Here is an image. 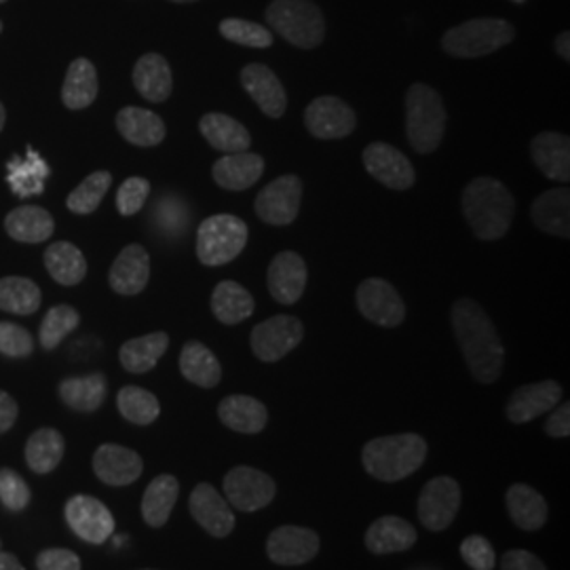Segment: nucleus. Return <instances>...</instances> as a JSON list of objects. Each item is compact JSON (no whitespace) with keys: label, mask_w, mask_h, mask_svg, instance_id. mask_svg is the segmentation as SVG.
<instances>
[{"label":"nucleus","mask_w":570,"mask_h":570,"mask_svg":"<svg viewBox=\"0 0 570 570\" xmlns=\"http://www.w3.org/2000/svg\"><path fill=\"white\" fill-rule=\"evenodd\" d=\"M450 320L471 376L484 385L497 383L503 372L505 346L489 313L475 301L461 298L452 306Z\"/></svg>","instance_id":"obj_1"},{"label":"nucleus","mask_w":570,"mask_h":570,"mask_svg":"<svg viewBox=\"0 0 570 570\" xmlns=\"http://www.w3.org/2000/svg\"><path fill=\"white\" fill-rule=\"evenodd\" d=\"M515 204L510 188L497 178H473L463 190V214L473 235L482 242H497L508 235Z\"/></svg>","instance_id":"obj_2"},{"label":"nucleus","mask_w":570,"mask_h":570,"mask_svg":"<svg viewBox=\"0 0 570 570\" xmlns=\"http://www.w3.org/2000/svg\"><path fill=\"white\" fill-rule=\"evenodd\" d=\"M428 452V442L419 433L383 435L367 442L362 450V463L374 480L395 484L421 468Z\"/></svg>","instance_id":"obj_3"},{"label":"nucleus","mask_w":570,"mask_h":570,"mask_svg":"<svg viewBox=\"0 0 570 570\" xmlns=\"http://www.w3.org/2000/svg\"><path fill=\"white\" fill-rule=\"evenodd\" d=\"M446 131V108L440 94L425 82H414L406 94L407 142L419 153L438 150Z\"/></svg>","instance_id":"obj_4"},{"label":"nucleus","mask_w":570,"mask_h":570,"mask_svg":"<svg viewBox=\"0 0 570 570\" xmlns=\"http://www.w3.org/2000/svg\"><path fill=\"white\" fill-rule=\"evenodd\" d=\"M266 23L298 49H315L326 39V18L313 0H273Z\"/></svg>","instance_id":"obj_5"},{"label":"nucleus","mask_w":570,"mask_h":570,"mask_svg":"<svg viewBox=\"0 0 570 570\" xmlns=\"http://www.w3.org/2000/svg\"><path fill=\"white\" fill-rule=\"evenodd\" d=\"M515 37V30L510 21L482 18V20H469L450 28L442 37V49L461 60L484 58L503 47H508Z\"/></svg>","instance_id":"obj_6"},{"label":"nucleus","mask_w":570,"mask_h":570,"mask_svg":"<svg viewBox=\"0 0 570 570\" xmlns=\"http://www.w3.org/2000/svg\"><path fill=\"white\" fill-rule=\"evenodd\" d=\"M247 244V225L233 214L205 218L197 228V258L205 266L233 263Z\"/></svg>","instance_id":"obj_7"},{"label":"nucleus","mask_w":570,"mask_h":570,"mask_svg":"<svg viewBox=\"0 0 570 570\" xmlns=\"http://www.w3.org/2000/svg\"><path fill=\"white\" fill-rule=\"evenodd\" d=\"M303 338H305V326L298 317L275 315L252 330L249 343H252L254 355L261 362L275 364L284 360L289 351L301 345Z\"/></svg>","instance_id":"obj_8"},{"label":"nucleus","mask_w":570,"mask_h":570,"mask_svg":"<svg viewBox=\"0 0 570 570\" xmlns=\"http://www.w3.org/2000/svg\"><path fill=\"white\" fill-rule=\"evenodd\" d=\"M277 494L275 480L261 469L239 465L225 475L226 501L239 511L265 510Z\"/></svg>","instance_id":"obj_9"},{"label":"nucleus","mask_w":570,"mask_h":570,"mask_svg":"<svg viewBox=\"0 0 570 570\" xmlns=\"http://www.w3.org/2000/svg\"><path fill=\"white\" fill-rule=\"evenodd\" d=\"M303 193H305L303 180L294 174H287L266 184L261 195L256 197L258 218L271 226L292 225L301 212Z\"/></svg>","instance_id":"obj_10"},{"label":"nucleus","mask_w":570,"mask_h":570,"mask_svg":"<svg viewBox=\"0 0 570 570\" xmlns=\"http://www.w3.org/2000/svg\"><path fill=\"white\" fill-rule=\"evenodd\" d=\"M357 308L367 322L381 327H397L406 320V305L393 285L370 277L357 287Z\"/></svg>","instance_id":"obj_11"},{"label":"nucleus","mask_w":570,"mask_h":570,"mask_svg":"<svg viewBox=\"0 0 570 570\" xmlns=\"http://www.w3.org/2000/svg\"><path fill=\"white\" fill-rule=\"evenodd\" d=\"M461 510V487L454 478H433L419 497V520L433 532H442Z\"/></svg>","instance_id":"obj_12"},{"label":"nucleus","mask_w":570,"mask_h":570,"mask_svg":"<svg viewBox=\"0 0 570 570\" xmlns=\"http://www.w3.org/2000/svg\"><path fill=\"white\" fill-rule=\"evenodd\" d=\"M63 513L72 532L91 546H102L115 532L112 513L96 497H89V494L72 497L66 503Z\"/></svg>","instance_id":"obj_13"},{"label":"nucleus","mask_w":570,"mask_h":570,"mask_svg":"<svg viewBox=\"0 0 570 570\" xmlns=\"http://www.w3.org/2000/svg\"><path fill=\"white\" fill-rule=\"evenodd\" d=\"M305 125L311 136L320 140H341L355 131V110L334 96H322L308 104L305 110Z\"/></svg>","instance_id":"obj_14"},{"label":"nucleus","mask_w":570,"mask_h":570,"mask_svg":"<svg viewBox=\"0 0 570 570\" xmlns=\"http://www.w3.org/2000/svg\"><path fill=\"white\" fill-rule=\"evenodd\" d=\"M320 534L303 527H279L266 539V553L279 567H301L320 553Z\"/></svg>","instance_id":"obj_15"},{"label":"nucleus","mask_w":570,"mask_h":570,"mask_svg":"<svg viewBox=\"0 0 570 570\" xmlns=\"http://www.w3.org/2000/svg\"><path fill=\"white\" fill-rule=\"evenodd\" d=\"M367 174L391 190H407L414 180V167L406 155L387 142H372L364 150Z\"/></svg>","instance_id":"obj_16"},{"label":"nucleus","mask_w":570,"mask_h":570,"mask_svg":"<svg viewBox=\"0 0 570 570\" xmlns=\"http://www.w3.org/2000/svg\"><path fill=\"white\" fill-rule=\"evenodd\" d=\"M188 510L195 522L216 539H225L235 530V513L228 501L207 482L190 492Z\"/></svg>","instance_id":"obj_17"},{"label":"nucleus","mask_w":570,"mask_h":570,"mask_svg":"<svg viewBox=\"0 0 570 570\" xmlns=\"http://www.w3.org/2000/svg\"><path fill=\"white\" fill-rule=\"evenodd\" d=\"M306 279L308 271L305 258L296 252L277 254L266 275L268 292L279 305H296L305 294Z\"/></svg>","instance_id":"obj_18"},{"label":"nucleus","mask_w":570,"mask_h":570,"mask_svg":"<svg viewBox=\"0 0 570 570\" xmlns=\"http://www.w3.org/2000/svg\"><path fill=\"white\" fill-rule=\"evenodd\" d=\"M562 385L558 381H541L515 389L508 402V419L513 425H524L537 416L551 412L562 402Z\"/></svg>","instance_id":"obj_19"},{"label":"nucleus","mask_w":570,"mask_h":570,"mask_svg":"<svg viewBox=\"0 0 570 570\" xmlns=\"http://www.w3.org/2000/svg\"><path fill=\"white\" fill-rule=\"evenodd\" d=\"M242 85L249 98L271 119H282L287 110V94L279 77L265 63H247L242 70Z\"/></svg>","instance_id":"obj_20"},{"label":"nucleus","mask_w":570,"mask_h":570,"mask_svg":"<svg viewBox=\"0 0 570 570\" xmlns=\"http://www.w3.org/2000/svg\"><path fill=\"white\" fill-rule=\"evenodd\" d=\"M144 463L138 452L119 444H102L94 454V471L108 487H129L142 475Z\"/></svg>","instance_id":"obj_21"},{"label":"nucleus","mask_w":570,"mask_h":570,"mask_svg":"<svg viewBox=\"0 0 570 570\" xmlns=\"http://www.w3.org/2000/svg\"><path fill=\"white\" fill-rule=\"evenodd\" d=\"M150 279V256L142 245L131 244L122 249L110 266L108 282L121 296L140 294Z\"/></svg>","instance_id":"obj_22"},{"label":"nucleus","mask_w":570,"mask_h":570,"mask_svg":"<svg viewBox=\"0 0 570 570\" xmlns=\"http://www.w3.org/2000/svg\"><path fill=\"white\" fill-rule=\"evenodd\" d=\"M530 157L546 178L556 180V183H569V136L558 134V131H543V134L534 136L530 142Z\"/></svg>","instance_id":"obj_23"},{"label":"nucleus","mask_w":570,"mask_h":570,"mask_svg":"<svg viewBox=\"0 0 570 570\" xmlns=\"http://www.w3.org/2000/svg\"><path fill=\"white\" fill-rule=\"evenodd\" d=\"M265 174V159L256 153H233L218 159L212 167V176L216 184L225 190L242 193L252 188Z\"/></svg>","instance_id":"obj_24"},{"label":"nucleus","mask_w":570,"mask_h":570,"mask_svg":"<svg viewBox=\"0 0 570 570\" xmlns=\"http://www.w3.org/2000/svg\"><path fill=\"white\" fill-rule=\"evenodd\" d=\"M530 216L534 226L560 239L570 237V190L567 186L551 188L541 193L530 207Z\"/></svg>","instance_id":"obj_25"},{"label":"nucleus","mask_w":570,"mask_h":570,"mask_svg":"<svg viewBox=\"0 0 570 570\" xmlns=\"http://www.w3.org/2000/svg\"><path fill=\"white\" fill-rule=\"evenodd\" d=\"M416 529L400 515H383L366 530V548L370 553L385 556L400 553L416 543Z\"/></svg>","instance_id":"obj_26"},{"label":"nucleus","mask_w":570,"mask_h":570,"mask_svg":"<svg viewBox=\"0 0 570 570\" xmlns=\"http://www.w3.org/2000/svg\"><path fill=\"white\" fill-rule=\"evenodd\" d=\"M218 416H220L223 425L230 431L245 433V435H256V433L265 431L266 423H268V410L265 404L249 395L225 397L218 406Z\"/></svg>","instance_id":"obj_27"},{"label":"nucleus","mask_w":570,"mask_h":570,"mask_svg":"<svg viewBox=\"0 0 570 570\" xmlns=\"http://www.w3.org/2000/svg\"><path fill=\"white\" fill-rule=\"evenodd\" d=\"M202 136L207 144L225 155L245 153L252 146V136L242 122L225 112H207L199 122Z\"/></svg>","instance_id":"obj_28"},{"label":"nucleus","mask_w":570,"mask_h":570,"mask_svg":"<svg viewBox=\"0 0 570 570\" xmlns=\"http://www.w3.org/2000/svg\"><path fill=\"white\" fill-rule=\"evenodd\" d=\"M4 228L9 237L20 244H42L53 235L56 223L51 214L39 205H21L9 212L4 218Z\"/></svg>","instance_id":"obj_29"},{"label":"nucleus","mask_w":570,"mask_h":570,"mask_svg":"<svg viewBox=\"0 0 570 570\" xmlns=\"http://www.w3.org/2000/svg\"><path fill=\"white\" fill-rule=\"evenodd\" d=\"M505 503H508L511 522L518 529L532 532L546 527L550 510L541 492L530 489L527 484H513L505 492Z\"/></svg>","instance_id":"obj_30"},{"label":"nucleus","mask_w":570,"mask_h":570,"mask_svg":"<svg viewBox=\"0 0 570 570\" xmlns=\"http://www.w3.org/2000/svg\"><path fill=\"white\" fill-rule=\"evenodd\" d=\"M134 85L140 91L144 100L153 104L165 102L171 94L174 77H171V68L164 56L146 53L136 61Z\"/></svg>","instance_id":"obj_31"},{"label":"nucleus","mask_w":570,"mask_h":570,"mask_svg":"<svg viewBox=\"0 0 570 570\" xmlns=\"http://www.w3.org/2000/svg\"><path fill=\"white\" fill-rule=\"evenodd\" d=\"M100 91L98 70L96 66L85 58L72 61L68 66L63 87H61V102L70 110H82L96 102Z\"/></svg>","instance_id":"obj_32"},{"label":"nucleus","mask_w":570,"mask_h":570,"mask_svg":"<svg viewBox=\"0 0 570 570\" xmlns=\"http://www.w3.org/2000/svg\"><path fill=\"white\" fill-rule=\"evenodd\" d=\"M119 134L136 146H157L165 140V122L153 110L127 106L117 115Z\"/></svg>","instance_id":"obj_33"},{"label":"nucleus","mask_w":570,"mask_h":570,"mask_svg":"<svg viewBox=\"0 0 570 570\" xmlns=\"http://www.w3.org/2000/svg\"><path fill=\"white\" fill-rule=\"evenodd\" d=\"M180 372L197 387L214 389L223 381V366L212 348L199 341L186 343L180 353Z\"/></svg>","instance_id":"obj_34"},{"label":"nucleus","mask_w":570,"mask_h":570,"mask_svg":"<svg viewBox=\"0 0 570 570\" xmlns=\"http://www.w3.org/2000/svg\"><path fill=\"white\" fill-rule=\"evenodd\" d=\"M254 296L237 282H220L212 294V311L225 326H237L254 315Z\"/></svg>","instance_id":"obj_35"},{"label":"nucleus","mask_w":570,"mask_h":570,"mask_svg":"<svg viewBox=\"0 0 570 570\" xmlns=\"http://www.w3.org/2000/svg\"><path fill=\"white\" fill-rule=\"evenodd\" d=\"M180 494V484L174 475H159L155 478L142 497L144 522L153 529H161L167 524L171 511L176 508Z\"/></svg>","instance_id":"obj_36"},{"label":"nucleus","mask_w":570,"mask_h":570,"mask_svg":"<svg viewBox=\"0 0 570 570\" xmlns=\"http://www.w3.org/2000/svg\"><path fill=\"white\" fill-rule=\"evenodd\" d=\"M61 402L77 412H96L106 400V376L100 372L63 379L60 383Z\"/></svg>","instance_id":"obj_37"},{"label":"nucleus","mask_w":570,"mask_h":570,"mask_svg":"<svg viewBox=\"0 0 570 570\" xmlns=\"http://www.w3.org/2000/svg\"><path fill=\"white\" fill-rule=\"evenodd\" d=\"M167 346H169V336L165 332H153L140 338H131L119 351L121 366L131 374H144L157 366Z\"/></svg>","instance_id":"obj_38"},{"label":"nucleus","mask_w":570,"mask_h":570,"mask_svg":"<svg viewBox=\"0 0 570 570\" xmlns=\"http://www.w3.org/2000/svg\"><path fill=\"white\" fill-rule=\"evenodd\" d=\"M45 266L60 285L81 284L87 275V261L77 245L58 242L45 252Z\"/></svg>","instance_id":"obj_39"},{"label":"nucleus","mask_w":570,"mask_h":570,"mask_svg":"<svg viewBox=\"0 0 570 570\" xmlns=\"http://www.w3.org/2000/svg\"><path fill=\"white\" fill-rule=\"evenodd\" d=\"M66 442L56 429H39L30 435L26 444V463L35 473H51L63 459Z\"/></svg>","instance_id":"obj_40"},{"label":"nucleus","mask_w":570,"mask_h":570,"mask_svg":"<svg viewBox=\"0 0 570 570\" xmlns=\"http://www.w3.org/2000/svg\"><path fill=\"white\" fill-rule=\"evenodd\" d=\"M7 169H9L7 183L18 197H30V195L42 193L45 180L49 176V165L45 164L41 155L32 148H28L26 159H20V157L11 159Z\"/></svg>","instance_id":"obj_41"},{"label":"nucleus","mask_w":570,"mask_h":570,"mask_svg":"<svg viewBox=\"0 0 570 570\" xmlns=\"http://www.w3.org/2000/svg\"><path fill=\"white\" fill-rule=\"evenodd\" d=\"M41 306V287L26 277L0 279V311L32 315Z\"/></svg>","instance_id":"obj_42"},{"label":"nucleus","mask_w":570,"mask_h":570,"mask_svg":"<svg viewBox=\"0 0 570 570\" xmlns=\"http://www.w3.org/2000/svg\"><path fill=\"white\" fill-rule=\"evenodd\" d=\"M117 407L122 414L125 421L134 423V425H150L159 419L161 414V404L159 400L142 387H134V385H127L119 391L117 395Z\"/></svg>","instance_id":"obj_43"},{"label":"nucleus","mask_w":570,"mask_h":570,"mask_svg":"<svg viewBox=\"0 0 570 570\" xmlns=\"http://www.w3.org/2000/svg\"><path fill=\"white\" fill-rule=\"evenodd\" d=\"M81 324V315L77 308L68 305H58L49 308L39 330V341L45 351H53L60 346L61 341L72 334Z\"/></svg>","instance_id":"obj_44"},{"label":"nucleus","mask_w":570,"mask_h":570,"mask_svg":"<svg viewBox=\"0 0 570 570\" xmlns=\"http://www.w3.org/2000/svg\"><path fill=\"white\" fill-rule=\"evenodd\" d=\"M112 184L110 171H94L82 180L70 195H68V209L75 214H94L100 204H102L104 195L108 193Z\"/></svg>","instance_id":"obj_45"},{"label":"nucleus","mask_w":570,"mask_h":570,"mask_svg":"<svg viewBox=\"0 0 570 570\" xmlns=\"http://www.w3.org/2000/svg\"><path fill=\"white\" fill-rule=\"evenodd\" d=\"M220 35L226 41L237 42L252 49H268L273 45V32L254 21L239 20V18H228L220 21Z\"/></svg>","instance_id":"obj_46"},{"label":"nucleus","mask_w":570,"mask_h":570,"mask_svg":"<svg viewBox=\"0 0 570 570\" xmlns=\"http://www.w3.org/2000/svg\"><path fill=\"white\" fill-rule=\"evenodd\" d=\"M0 501L9 511H23L30 505L32 492L18 471L0 469Z\"/></svg>","instance_id":"obj_47"},{"label":"nucleus","mask_w":570,"mask_h":570,"mask_svg":"<svg viewBox=\"0 0 570 570\" xmlns=\"http://www.w3.org/2000/svg\"><path fill=\"white\" fill-rule=\"evenodd\" d=\"M35 351V341L26 327L0 322V353L7 357H28Z\"/></svg>","instance_id":"obj_48"},{"label":"nucleus","mask_w":570,"mask_h":570,"mask_svg":"<svg viewBox=\"0 0 570 570\" xmlns=\"http://www.w3.org/2000/svg\"><path fill=\"white\" fill-rule=\"evenodd\" d=\"M150 195V183L146 178H127L117 193V207L121 216H134L142 209Z\"/></svg>","instance_id":"obj_49"},{"label":"nucleus","mask_w":570,"mask_h":570,"mask_svg":"<svg viewBox=\"0 0 570 570\" xmlns=\"http://www.w3.org/2000/svg\"><path fill=\"white\" fill-rule=\"evenodd\" d=\"M461 558L471 570H492L497 562L494 548L482 534H471L461 543Z\"/></svg>","instance_id":"obj_50"},{"label":"nucleus","mask_w":570,"mask_h":570,"mask_svg":"<svg viewBox=\"0 0 570 570\" xmlns=\"http://www.w3.org/2000/svg\"><path fill=\"white\" fill-rule=\"evenodd\" d=\"M39 570H81V558L70 550H42L37 556Z\"/></svg>","instance_id":"obj_51"},{"label":"nucleus","mask_w":570,"mask_h":570,"mask_svg":"<svg viewBox=\"0 0 570 570\" xmlns=\"http://www.w3.org/2000/svg\"><path fill=\"white\" fill-rule=\"evenodd\" d=\"M501 570H548L543 560L527 550H510L501 560Z\"/></svg>","instance_id":"obj_52"},{"label":"nucleus","mask_w":570,"mask_h":570,"mask_svg":"<svg viewBox=\"0 0 570 570\" xmlns=\"http://www.w3.org/2000/svg\"><path fill=\"white\" fill-rule=\"evenodd\" d=\"M546 433L551 438H569L570 435V404L560 402L553 407L548 423H546Z\"/></svg>","instance_id":"obj_53"},{"label":"nucleus","mask_w":570,"mask_h":570,"mask_svg":"<svg viewBox=\"0 0 570 570\" xmlns=\"http://www.w3.org/2000/svg\"><path fill=\"white\" fill-rule=\"evenodd\" d=\"M18 412V402L7 391H0V433H7L16 425Z\"/></svg>","instance_id":"obj_54"},{"label":"nucleus","mask_w":570,"mask_h":570,"mask_svg":"<svg viewBox=\"0 0 570 570\" xmlns=\"http://www.w3.org/2000/svg\"><path fill=\"white\" fill-rule=\"evenodd\" d=\"M556 53L564 61H570V35L562 32L556 37Z\"/></svg>","instance_id":"obj_55"},{"label":"nucleus","mask_w":570,"mask_h":570,"mask_svg":"<svg viewBox=\"0 0 570 570\" xmlns=\"http://www.w3.org/2000/svg\"><path fill=\"white\" fill-rule=\"evenodd\" d=\"M0 570H26L20 564V560L13 553L0 551Z\"/></svg>","instance_id":"obj_56"},{"label":"nucleus","mask_w":570,"mask_h":570,"mask_svg":"<svg viewBox=\"0 0 570 570\" xmlns=\"http://www.w3.org/2000/svg\"><path fill=\"white\" fill-rule=\"evenodd\" d=\"M2 127H4V106L0 104V131H2Z\"/></svg>","instance_id":"obj_57"},{"label":"nucleus","mask_w":570,"mask_h":570,"mask_svg":"<svg viewBox=\"0 0 570 570\" xmlns=\"http://www.w3.org/2000/svg\"><path fill=\"white\" fill-rule=\"evenodd\" d=\"M171 2H197V0H171Z\"/></svg>","instance_id":"obj_58"},{"label":"nucleus","mask_w":570,"mask_h":570,"mask_svg":"<svg viewBox=\"0 0 570 570\" xmlns=\"http://www.w3.org/2000/svg\"><path fill=\"white\" fill-rule=\"evenodd\" d=\"M0 32H2V21H0Z\"/></svg>","instance_id":"obj_59"},{"label":"nucleus","mask_w":570,"mask_h":570,"mask_svg":"<svg viewBox=\"0 0 570 570\" xmlns=\"http://www.w3.org/2000/svg\"><path fill=\"white\" fill-rule=\"evenodd\" d=\"M2 2H7V0H0V4H2Z\"/></svg>","instance_id":"obj_60"},{"label":"nucleus","mask_w":570,"mask_h":570,"mask_svg":"<svg viewBox=\"0 0 570 570\" xmlns=\"http://www.w3.org/2000/svg\"><path fill=\"white\" fill-rule=\"evenodd\" d=\"M142 570H155V569H142Z\"/></svg>","instance_id":"obj_61"}]
</instances>
